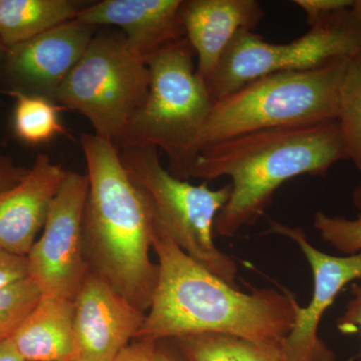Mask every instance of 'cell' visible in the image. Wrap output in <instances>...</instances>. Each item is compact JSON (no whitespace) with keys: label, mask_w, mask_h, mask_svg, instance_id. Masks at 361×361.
I'll return each mask as SVG.
<instances>
[{"label":"cell","mask_w":361,"mask_h":361,"mask_svg":"<svg viewBox=\"0 0 361 361\" xmlns=\"http://www.w3.org/2000/svg\"><path fill=\"white\" fill-rule=\"evenodd\" d=\"M158 282L137 338L230 334L260 344H281L298 302L274 288L242 292L197 263L154 223Z\"/></svg>","instance_id":"6da1fadb"},{"label":"cell","mask_w":361,"mask_h":361,"mask_svg":"<svg viewBox=\"0 0 361 361\" xmlns=\"http://www.w3.org/2000/svg\"><path fill=\"white\" fill-rule=\"evenodd\" d=\"M348 159L337 121L258 130L213 145L199 153L191 178L206 183L228 177L231 194L215 221L217 234L235 236L254 224L278 189L299 176H323Z\"/></svg>","instance_id":"7a4b0ae2"},{"label":"cell","mask_w":361,"mask_h":361,"mask_svg":"<svg viewBox=\"0 0 361 361\" xmlns=\"http://www.w3.org/2000/svg\"><path fill=\"white\" fill-rule=\"evenodd\" d=\"M89 192L82 240L89 269L142 312H148L158 282L152 262L153 214L121 160L120 151L94 134L80 139Z\"/></svg>","instance_id":"3957f363"},{"label":"cell","mask_w":361,"mask_h":361,"mask_svg":"<svg viewBox=\"0 0 361 361\" xmlns=\"http://www.w3.org/2000/svg\"><path fill=\"white\" fill-rule=\"evenodd\" d=\"M194 56L184 37L147 56L148 96L118 147V151L161 149L169 173L183 180L191 179L197 142L214 104L205 80L197 73Z\"/></svg>","instance_id":"277c9868"},{"label":"cell","mask_w":361,"mask_h":361,"mask_svg":"<svg viewBox=\"0 0 361 361\" xmlns=\"http://www.w3.org/2000/svg\"><path fill=\"white\" fill-rule=\"evenodd\" d=\"M348 59L316 70L265 75L215 102L197 142L198 155L213 145L249 133L337 121Z\"/></svg>","instance_id":"5b68a950"},{"label":"cell","mask_w":361,"mask_h":361,"mask_svg":"<svg viewBox=\"0 0 361 361\" xmlns=\"http://www.w3.org/2000/svg\"><path fill=\"white\" fill-rule=\"evenodd\" d=\"M128 175L148 201L154 223L193 260L233 287L238 267L216 246L214 228L231 194L230 184L211 189L177 179L161 165L154 147L120 149Z\"/></svg>","instance_id":"8992f818"},{"label":"cell","mask_w":361,"mask_h":361,"mask_svg":"<svg viewBox=\"0 0 361 361\" xmlns=\"http://www.w3.org/2000/svg\"><path fill=\"white\" fill-rule=\"evenodd\" d=\"M146 58L122 32H99L71 71L54 102L82 114L94 135L118 149L123 135L148 96Z\"/></svg>","instance_id":"52a82bcc"},{"label":"cell","mask_w":361,"mask_h":361,"mask_svg":"<svg viewBox=\"0 0 361 361\" xmlns=\"http://www.w3.org/2000/svg\"><path fill=\"white\" fill-rule=\"evenodd\" d=\"M360 52L361 23L351 8L331 14L287 44H272L251 30H242L223 54L207 87L215 103L265 75L316 70Z\"/></svg>","instance_id":"ba28073f"},{"label":"cell","mask_w":361,"mask_h":361,"mask_svg":"<svg viewBox=\"0 0 361 361\" xmlns=\"http://www.w3.org/2000/svg\"><path fill=\"white\" fill-rule=\"evenodd\" d=\"M87 192V174L66 173L42 236L26 256L28 278L42 296L73 301L84 282L89 271L82 240Z\"/></svg>","instance_id":"9c48e42d"},{"label":"cell","mask_w":361,"mask_h":361,"mask_svg":"<svg viewBox=\"0 0 361 361\" xmlns=\"http://www.w3.org/2000/svg\"><path fill=\"white\" fill-rule=\"evenodd\" d=\"M269 234L292 240L307 260L313 276V293L305 307L298 305L293 326L281 343L283 361H336V355L319 337L320 322L342 289L361 279V252L334 256L318 250L300 227L270 221Z\"/></svg>","instance_id":"30bf717a"},{"label":"cell","mask_w":361,"mask_h":361,"mask_svg":"<svg viewBox=\"0 0 361 361\" xmlns=\"http://www.w3.org/2000/svg\"><path fill=\"white\" fill-rule=\"evenodd\" d=\"M73 361H114L137 338L146 313L89 269L73 300Z\"/></svg>","instance_id":"8fae6325"},{"label":"cell","mask_w":361,"mask_h":361,"mask_svg":"<svg viewBox=\"0 0 361 361\" xmlns=\"http://www.w3.org/2000/svg\"><path fill=\"white\" fill-rule=\"evenodd\" d=\"M97 27L71 20L6 49L7 77L13 90L47 97L56 92L84 56Z\"/></svg>","instance_id":"7c38bea8"},{"label":"cell","mask_w":361,"mask_h":361,"mask_svg":"<svg viewBox=\"0 0 361 361\" xmlns=\"http://www.w3.org/2000/svg\"><path fill=\"white\" fill-rule=\"evenodd\" d=\"M66 173L49 156L39 154L25 177L0 193V249L23 257L28 255Z\"/></svg>","instance_id":"4fadbf2b"},{"label":"cell","mask_w":361,"mask_h":361,"mask_svg":"<svg viewBox=\"0 0 361 361\" xmlns=\"http://www.w3.org/2000/svg\"><path fill=\"white\" fill-rule=\"evenodd\" d=\"M265 16L257 0H183L180 20L197 56V73L208 82L242 30L254 32Z\"/></svg>","instance_id":"5bb4252c"},{"label":"cell","mask_w":361,"mask_h":361,"mask_svg":"<svg viewBox=\"0 0 361 361\" xmlns=\"http://www.w3.org/2000/svg\"><path fill=\"white\" fill-rule=\"evenodd\" d=\"M183 0H104L85 6L75 20L120 27L129 44L145 58L184 39L180 20Z\"/></svg>","instance_id":"9a60e30c"},{"label":"cell","mask_w":361,"mask_h":361,"mask_svg":"<svg viewBox=\"0 0 361 361\" xmlns=\"http://www.w3.org/2000/svg\"><path fill=\"white\" fill-rule=\"evenodd\" d=\"M25 361H73V303L42 296L11 337Z\"/></svg>","instance_id":"2e32d148"},{"label":"cell","mask_w":361,"mask_h":361,"mask_svg":"<svg viewBox=\"0 0 361 361\" xmlns=\"http://www.w3.org/2000/svg\"><path fill=\"white\" fill-rule=\"evenodd\" d=\"M171 361H283L281 344H260L230 334H206L163 339Z\"/></svg>","instance_id":"e0dca14e"},{"label":"cell","mask_w":361,"mask_h":361,"mask_svg":"<svg viewBox=\"0 0 361 361\" xmlns=\"http://www.w3.org/2000/svg\"><path fill=\"white\" fill-rule=\"evenodd\" d=\"M73 0H1L0 44H23L56 26L75 20L84 8Z\"/></svg>","instance_id":"ac0fdd59"},{"label":"cell","mask_w":361,"mask_h":361,"mask_svg":"<svg viewBox=\"0 0 361 361\" xmlns=\"http://www.w3.org/2000/svg\"><path fill=\"white\" fill-rule=\"evenodd\" d=\"M9 94L16 99L13 118L14 134L21 141L39 145L51 141L56 135L65 134V128L59 120V111L63 110V106L47 97L18 90H11Z\"/></svg>","instance_id":"d6986e66"},{"label":"cell","mask_w":361,"mask_h":361,"mask_svg":"<svg viewBox=\"0 0 361 361\" xmlns=\"http://www.w3.org/2000/svg\"><path fill=\"white\" fill-rule=\"evenodd\" d=\"M348 159L361 175V52L348 59L341 90L338 116Z\"/></svg>","instance_id":"ffe728a7"},{"label":"cell","mask_w":361,"mask_h":361,"mask_svg":"<svg viewBox=\"0 0 361 361\" xmlns=\"http://www.w3.org/2000/svg\"><path fill=\"white\" fill-rule=\"evenodd\" d=\"M42 298L30 278L0 290V341L11 337Z\"/></svg>","instance_id":"44dd1931"},{"label":"cell","mask_w":361,"mask_h":361,"mask_svg":"<svg viewBox=\"0 0 361 361\" xmlns=\"http://www.w3.org/2000/svg\"><path fill=\"white\" fill-rule=\"evenodd\" d=\"M313 227L323 241L343 255H353L361 252V214L355 219L329 216L318 211L313 217Z\"/></svg>","instance_id":"7402d4cb"},{"label":"cell","mask_w":361,"mask_h":361,"mask_svg":"<svg viewBox=\"0 0 361 361\" xmlns=\"http://www.w3.org/2000/svg\"><path fill=\"white\" fill-rule=\"evenodd\" d=\"M293 4L305 14L311 27L337 11L351 8L355 0H294Z\"/></svg>","instance_id":"603a6c76"},{"label":"cell","mask_w":361,"mask_h":361,"mask_svg":"<svg viewBox=\"0 0 361 361\" xmlns=\"http://www.w3.org/2000/svg\"><path fill=\"white\" fill-rule=\"evenodd\" d=\"M114 361H171L160 342L149 338H135Z\"/></svg>","instance_id":"cb8c5ba5"},{"label":"cell","mask_w":361,"mask_h":361,"mask_svg":"<svg viewBox=\"0 0 361 361\" xmlns=\"http://www.w3.org/2000/svg\"><path fill=\"white\" fill-rule=\"evenodd\" d=\"M27 278V258L0 249V290Z\"/></svg>","instance_id":"d4e9b609"},{"label":"cell","mask_w":361,"mask_h":361,"mask_svg":"<svg viewBox=\"0 0 361 361\" xmlns=\"http://www.w3.org/2000/svg\"><path fill=\"white\" fill-rule=\"evenodd\" d=\"M351 294L353 297L337 319L336 326L342 334H360L361 336V285H353Z\"/></svg>","instance_id":"484cf974"},{"label":"cell","mask_w":361,"mask_h":361,"mask_svg":"<svg viewBox=\"0 0 361 361\" xmlns=\"http://www.w3.org/2000/svg\"><path fill=\"white\" fill-rule=\"evenodd\" d=\"M27 171L28 169L18 166L11 157L0 154V193L18 184Z\"/></svg>","instance_id":"4316f807"},{"label":"cell","mask_w":361,"mask_h":361,"mask_svg":"<svg viewBox=\"0 0 361 361\" xmlns=\"http://www.w3.org/2000/svg\"><path fill=\"white\" fill-rule=\"evenodd\" d=\"M0 361H25L16 350L11 337L0 341Z\"/></svg>","instance_id":"83f0119b"},{"label":"cell","mask_w":361,"mask_h":361,"mask_svg":"<svg viewBox=\"0 0 361 361\" xmlns=\"http://www.w3.org/2000/svg\"><path fill=\"white\" fill-rule=\"evenodd\" d=\"M353 203L355 208L357 209L358 214H361V184L353 190Z\"/></svg>","instance_id":"f1b7e54d"},{"label":"cell","mask_w":361,"mask_h":361,"mask_svg":"<svg viewBox=\"0 0 361 361\" xmlns=\"http://www.w3.org/2000/svg\"><path fill=\"white\" fill-rule=\"evenodd\" d=\"M351 11L361 23V0H355V4L351 7Z\"/></svg>","instance_id":"f546056e"},{"label":"cell","mask_w":361,"mask_h":361,"mask_svg":"<svg viewBox=\"0 0 361 361\" xmlns=\"http://www.w3.org/2000/svg\"><path fill=\"white\" fill-rule=\"evenodd\" d=\"M2 52H6V49H4V45L0 44V58H1Z\"/></svg>","instance_id":"4dcf8cb0"},{"label":"cell","mask_w":361,"mask_h":361,"mask_svg":"<svg viewBox=\"0 0 361 361\" xmlns=\"http://www.w3.org/2000/svg\"><path fill=\"white\" fill-rule=\"evenodd\" d=\"M0 1H1V0H0Z\"/></svg>","instance_id":"1f68e13d"}]
</instances>
